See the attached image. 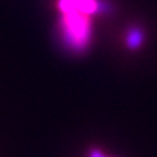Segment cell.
Instances as JSON below:
<instances>
[{"mask_svg": "<svg viewBox=\"0 0 157 157\" xmlns=\"http://www.w3.org/2000/svg\"><path fill=\"white\" fill-rule=\"evenodd\" d=\"M88 157H111V156H106L100 148H97V147H93V148H89L88 151Z\"/></svg>", "mask_w": 157, "mask_h": 157, "instance_id": "4", "label": "cell"}, {"mask_svg": "<svg viewBox=\"0 0 157 157\" xmlns=\"http://www.w3.org/2000/svg\"><path fill=\"white\" fill-rule=\"evenodd\" d=\"M58 38L61 45L71 53L82 55L88 51L92 37V16L78 11L59 13Z\"/></svg>", "mask_w": 157, "mask_h": 157, "instance_id": "1", "label": "cell"}, {"mask_svg": "<svg viewBox=\"0 0 157 157\" xmlns=\"http://www.w3.org/2000/svg\"><path fill=\"white\" fill-rule=\"evenodd\" d=\"M57 10L59 13L78 11L87 15H95L106 13L105 4L100 0H57Z\"/></svg>", "mask_w": 157, "mask_h": 157, "instance_id": "2", "label": "cell"}, {"mask_svg": "<svg viewBox=\"0 0 157 157\" xmlns=\"http://www.w3.org/2000/svg\"><path fill=\"white\" fill-rule=\"evenodd\" d=\"M125 42H126V46L130 50H137L144 42V32H142V30L139 29V27H131L126 33Z\"/></svg>", "mask_w": 157, "mask_h": 157, "instance_id": "3", "label": "cell"}]
</instances>
